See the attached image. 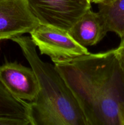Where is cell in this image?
<instances>
[{
	"label": "cell",
	"mask_w": 124,
	"mask_h": 125,
	"mask_svg": "<svg viewBox=\"0 0 124 125\" xmlns=\"http://www.w3.org/2000/svg\"><path fill=\"white\" fill-rule=\"evenodd\" d=\"M0 125H32L29 119L0 118Z\"/></svg>",
	"instance_id": "obj_10"
},
{
	"label": "cell",
	"mask_w": 124,
	"mask_h": 125,
	"mask_svg": "<svg viewBox=\"0 0 124 125\" xmlns=\"http://www.w3.org/2000/svg\"><path fill=\"white\" fill-rule=\"evenodd\" d=\"M98 13L107 31L124 36V0H106L98 4Z\"/></svg>",
	"instance_id": "obj_8"
},
{
	"label": "cell",
	"mask_w": 124,
	"mask_h": 125,
	"mask_svg": "<svg viewBox=\"0 0 124 125\" xmlns=\"http://www.w3.org/2000/svg\"><path fill=\"white\" fill-rule=\"evenodd\" d=\"M120 67L124 74V46H118L115 49Z\"/></svg>",
	"instance_id": "obj_11"
},
{
	"label": "cell",
	"mask_w": 124,
	"mask_h": 125,
	"mask_svg": "<svg viewBox=\"0 0 124 125\" xmlns=\"http://www.w3.org/2000/svg\"><path fill=\"white\" fill-rule=\"evenodd\" d=\"M86 1H87L88 2H89V3H90V1H89V0H86Z\"/></svg>",
	"instance_id": "obj_14"
},
{
	"label": "cell",
	"mask_w": 124,
	"mask_h": 125,
	"mask_svg": "<svg viewBox=\"0 0 124 125\" xmlns=\"http://www.w3.org/2000/svg\"><path fill=\"white\" fill-rule=\"evenodd\" d=\"M120 39H121V41H120V45L119 46H124V36Z\"/></svg>",
	"instance_id": "obj_13"
},
{
	"label": "cell",
	"mask_w": 124,
	"mask_h": 125,
	"mask_svg": "<svg viewBox=\"0 0 124 125\" xmlns=\"http://www.w3.org/2000/svg\"><path fill=\"white\" fill-rule=\"evenodd\" d=\"M0 118L29 119L27 103L14 97L1 81Z\"/></svg>",
	"instance_id": "obj_9"
},
{
	"label": "cell",
	"mask_w": 124,
	"mask_h": 125,
	"mask_svg": "<svg viewBox=\"0 0 124 125\" xmlns=\"http://www.w3.org/2000/svg\"><path fill=\"white\" fill-rule=\"evenodd\" d=\"M39 23L26 0H0V41L30 34Z\"/></svg>",
	"instance_id": "obj_5"
},
{
	"label": "cell",
	"mask_w": 124,
	"mask_h": 125,
	"mask_svg": "<svg viewBox=\"0 0 124 125\" xmlns=\"http://www.w3.org/2000/svg\"><path fill=\"white\" fill-rule=\"evenodd\" d=\"M30 34L40 54L48 56L53 62L89 53L86 47L80 45L71 36L68 31L53 26L39 23Z\"/></svg>",
	"instance_id": "obj_3"
},
{
	"label": "cell",
	"mask_w": 124,
	"mask_h": 125,
	"mask_svg": "<svg viewBox=\"0 0 124 125\" xmlns=\"http://www.w3.org/2000/svg\"><path fill=\"white\" fill-rule=\"evenodd\" d=\"M106 0H89L90 3H94L97 4H100L102 2H104Z\"/></svg>",
	"instance_id": "obj_12"
},
{
	"label": "cell",
	"mask_w": 124,
	"mask_h": 125,
	"mask_svg": "<svg viewBox=\"0 0 124 125\" xmlns=\"http://www.w3.org/2000/svg\"><path fill=\"white\" fill-rule=\"evenodd\" d=\"M53 63L88 125H124V74L115 49Z\"/></svg>",
	"instance_id": "obj_1"
},
{
	"label": "cell",
	"mask_w": 124,
	"mask_h": 125,
	"mask_svg": "<svg viewBox=\"0 0 124 125\" xmlns=\"http://www.w3.org/2000/svg\"><path fill=\"white\" fill-rule=\"evenodd\" d=\"M40 23L69 31L74 23L91 8L86 0H26Z\"/></svg>",
	"instance_id": "obj_4"
},
{
	"label": "cell",
	"mask_w": 124,
	"mask_h": 125,
	"mask_svg": "<svg viewBox=\"0 0 124 125\" xmlns=\"http://www.w3.org/2000/svg\"><path fill=\"white\" fill-rule=\"evenodd\" d=\"M11 40L19 45L40 84L37 96L27 103L32 125H88L74 93L54 65L40 58L31 38L20 35Z\"/></svg>",
	"instance_id": "obj_2"
},
{
	"label": "cell",
	"mask_w": 124,
	"mask_h": 125,
	"mask_svg": "<svg viewBox=\"0 0 124 125\" xmlns=\"http://www.w3.org/2000/svg\"><path fill=\"white\" fill-rule=\"evenodd\" d=\"M0 81L14 97L27 103L34 101L40 90L38 79L32 68L16 62L0 66Z\"/></svg>",
	"instance_id": "obj_6"
},
{
	"label": "cell",
	"mask_w": 124,
	"mask_h": 125,
	"mask_svg": "<svg viewBox=\"0 0 124 125\" xmlns=\"http://www.w3.org/2000/svg\"><path fill=\"white\" fill-rule=\"evenodd\" d=\"M68 32L78 43L87 47L100 42L108 31L98 12L91 8L74 23Z\"/></svg>",
	"instance_id": "obj_7"
}]
</instances>
